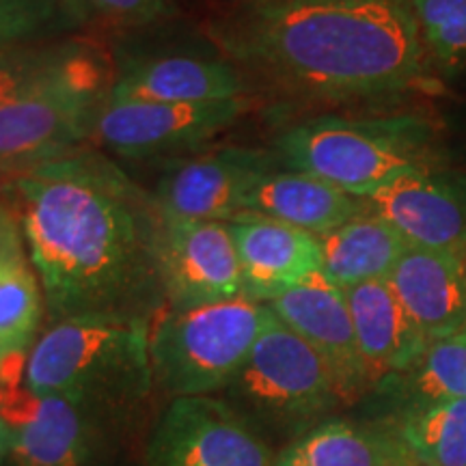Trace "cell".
Listing matches in <instances>:
<instances>
[{
  "label": "cell",
  "instance_id": "1",
  "mask_svg": "<svg viewBox=\"0 0 466 466\" xmlns=\"http://www.w3.org/2000/svg\"><path fill=\"white\" fill-rule=\"evenodd\" d=\"M20 223L52 322L80 316L147 319L165 300V214L100 151L83 147L11 177Z\"/></svg>",
  "mask_w": 466,
  "mask_h": 466
},
{
  "label": "cell",
  "instance_id": "2",
  "mask_svg": "<svg viewBox=\"0 0 466 466\" xmlns=\"http://www.w3.org/2000/svg\"><path fill=\"white\" fill-rule=\"evenodd\" d=\"M258 89L305 106H398L436 72L412 0H231L203 28Z\"/></svg>",
  "mask_w": 466,
  "mask_h": 466
},
{
  "label": "cell",
  "instance_id": "3",
  "mask_svg": "<svg viewBox=\"0 0 466 466\" xmlns=\"http://www.w3.org/2000/svg\"><path fill=\"white\" fill-rule=\"evenodd\" d=\"M442 134L425 110L319 115L285 127L272 154L285 168L311 173L367 199L401 175L445 165Z\"/></svg>",
  "mask_w": 466,
  "mask_h": 466
},
{
  "label": "cell",
  "instance_id": "4",
  "mask_svg": "<svg viewBox=\"0 0 466 466\" xmlns=\"http://www.w3.org/2000/svg\"><path fill=\"white\" fill-rule=\"evenodd\" d=\"M113 80L97 46L52 44L46 66L0 106V173L14 177L93 141Z\"/></svg>",
  "mask_w": 466,
  "mask_h": 466
},
{
  "label": "cell",
  "instance_id": "5",
  "mask_svg": "<svg viewBox=\"0 0 466 466\" xmlns=\"http://www.w3.org/2000/svg\"><path fill=\"white\" fill-rule=\"evenodd\" d=\"M147 319L80 316L52 322L26 363L25 387L83 410L141 398L154 382Z\"/></svg>",
  "mask_w": 466,
  "mask_h": 466
},
{
  "label": "cell",
  "instance_id": "6",
  "mask_svg": "<svg viewBox=\"0 0 466 466\" xmlns=\"http://www.w3.org/2000/svg\"><path fill=\"white\" fill-rule=\"evenodd\" d=\"M223 393L259 434L270 430L289 441L343 406L329 365L275 313Z\"/></svg>",
  "mask_w": 466,
  "mask_h": 466
},
{
  "label": "cell",
  "instance_id": "7",
  "mask_svg": "<svg viewBox=\"0 0 466 466\" xmlns=\"http://www.w3.org/2000/svg\"><path fill=\"white\" fill-rule=\"evenodd\" d=\"M270 316V307L247 296L168 309L151 326L154 380L175 398L225 391L247 363Z\"/></svg>",
  "mask_w": 466,
  "mask_h": 466
},
{
  "label": "cell",
  "instance_id": "8",
  "mask_svg": "<svg viewBox=\"0 0 466 466\" xmlns=\"http://www.w3.org/2000/svg\"><path fill=\"white\" fill-rule=\"evenodd\" d=\"M147 466H275L268 441L214 395L175 398L149 441Z\"/></svg>",
  "mask_w": 466,
  "mask_h": 466
},
{
  "label": "cell",
  "instance_id": "9",
  "mask_svg": "<svg viewBox=\"0 0 466 466\" xmlns=\"http://www.w3.org/2000/svg\"><path fill=\"white\" fill-rule=\"evenodd\" d=\"M253 108V97L218 102L156 104L108 100L93 141L124 158L177 154L209 141Z\"/></svg>",
  "mask_w": 466,
  "mask_h": 466
},
{
  "label": "cell",
  "instance_id": "10",
  "mask_svg": "<svg viewBox=\"0 0 466 466\" xmlns=\"http://www.w3.org/2000/svg\"><path fill=\"white\" fill-rule=\"evenodd\" d=\"M277 167L272 149H214L168 165L151 192L167 217L227 223L244 212L250 190Z\"/></svg>",
  "mask_w": 466,
  "mask_h": 466
},
{
  "label": "cell",
  "instance_id": "11",
  "mask_svg": "<svg viewBox=\"0 0 466 466\" xmlns=\"http://www.w3.org/2000/svg\"><path fill=\"white\" fill-rule=\"evenodd\" d=\"M160 281L171 309L214 305L244 296L240 259L227 223L165 214Z\"/></svg>",
  "mask_w": 466,
  "mask_h": 466
},
{
  "label": "cell",
  "instance_id": "12",
  "mask_svg": "<svg viewBox=\"0 0 466 466\" xmlns=\"http://www.w3.org/2000/svg\"><path fill=\"white\" fill-rule=\"evenodd\" d=\"M367 208L391 223L408 247L466 248V173L447 165L419 168L367 197Z\"/></svg>",
  "mask_w": 466,
  "mask_h": 466
},
{
  "label": "cell",
  "instance_id": "13",
  "mask_svg": "<svg viewBox=\"0 0 466 466\" xmlns=\"http://www.w3.org/2000/svg\"><path fill=\"white\" fill-rule=\"evenodd\" d=\"M268 307L329 365L343 406L371 393L346 294L322 270L313 272Z\"/></svg>",
  "mask_w": 466,
  "mask_h": 466
},
{
  "label": "cell",
  "instance_id": "14",
  "mask_svg": "<svg viewBox=\"0 0 466 466\" xmlns=\"http://www.w3.org/2000/svg\"><path fill=\"white\" fill-rule=\"evenodd\" d=\"M44 289L14 197L0 195V387H22L44 319Z\"/></svg>",
  "mask_w": 466,
  "mask_h": 466
},
{
  "label": "cell",
  "instance_id": "15",
  "mask_svg": "<svg viewBox=\"0 0 466 466\" xmlns=\"http://www.w3.org/2000/svg\"><path fill=\"white\" fill-rule=\"evenodd\" d=\"M115 69L113 102L195 104L253 97L255 86L225 56L143 55Z\"/></svg>",
  "mask_w": 466,
  "mask_h": 466
},
{
  "label": "cell",
  "instance_id": "16",
  "mask_svg": "<svg viewBox=\"0 0 466 466\" xmlns=\"http://www.w3.org/2000/svg\"><path fill=\"white\" fill-rule=\"evenodd\" d=\"M83 408L58 395L0 387V421L15 466H86L89 432Z\"/></svg>",
  "mask_w": 466,
  "mask_h": 466
},
{
  "label": "cell",
  "instance_id": "17",
  "mask_svg": "<svg viewBox=\"0 0 466 466\" xmlns=\"http://www.w3.org/2000/svg\"><path fill=\"white\" fill-rule=\"evenodd\" d=\"M242 270V294L261 305L283 296L322 268L319 238L259 214L227 220Z\"/></svg>",
  "mask_w": 466,
  "mask_h": 466
},
{
  "label": "cell",
  "instance_id": "18",
  "mask_svg": "<svg viewBox=\"0 0 466 466\" xmlns=\"http://www.w3.org/2000/svg\"><path fill=\"white\" fill-rule=\"evenodd\" d=\"M371 391L421 357L430 339L395 294L389 279L343 289Z\"/></svg>",
  "mask_w": 466,
  "mask_h": 466
},
{
  "label": "cell",
  "instance_id": "19",
  "mask_svg": "<svg viewBox=\"0 0 466 466\" xmlns=\"http://www.w3.org/2000/svg\"><path fill=\"white\" fill-rule=\"evenodd\" d=\"M389 283L430 341L466 326V248L408 247Z\"/></svg>",
  "mask_w": 466,
  "mask_h": 466
},
{
  "label": "cell",
  "instance_id": "20",
  "mask_svg": "<svg viewBox=\"0 0 466 466\" xmlns=\"http://www.w3.org/2000/svg\"><path fill=\"white\" fill-rule=\"evenodd\" d=\"M365 209L367 201L360 197L350 195L316 175L281 165L259 179L244 206V212L299 227L318 238L357 218Z\"/></svg>",
  "mask_w": 466,
  "mask_h": 466
},
{
  "label": "cell",
  "instance_id": "21",
  "mask_svg": "<svg viewBox=\"0 0 466 466\" xmlns=\"http://www.w3.org/2000/svg\"><path fill=\"white\" fill-rule=\"evenodd\" d=\"M275 466H417L406 447L380 421L330 417L291 439Z\"/></svg>",
  "mask_w": 466,
  "mask_h": 466
},
{
  "label": "cell",
  "instance_id": "22",
  "mask_svg": "<svg viewBox=\"0 0 466 466\" xmlns=\"http://www.w3.org/2000/svg\"><path fill=\"white\" fill-rule=\"evenodd\" d=\"M408 250V242L391 223L370 208L357 218L319 236L322 275L339 289L389 279Z\"/></svg>",
  "mask_w": 466,
  "mask_h": 466
},
{
  "label": "cell",
  "instance_id": "23",
  "mask_svg": "<svg viewBox=\"0 0 466 466\" xmlns=\"http://www.w3.org/2000/svg\"><path fill=\"white\" fill-rule=\"evenodd\" d=\"M371 393L387 401V415L430 401L466 400V326L430 341L406 371L382 380Z\"/></svg>",
  "mask_w": 466,
  "mask_h": 466
},
{
  "label": "cell",
  "instance_id": "24",
  "mask_svg": "<svg viewBox=\"0 0 466 466\" xmlns=\"http://www.w3.org/2000/svg\"><path fill=\"white\" fill-rule=\"evenodd\" d=\"M387 425L417 466H466V400H441L389 412Z\"/></svg>",
  "mask_w": 466,
  "mask_h": 466
},
{
  "label": "cell",
  "instance_id": "25",
  "mask_svg": "<svg viewBox=\"0 0 466 466\" xmlns=\"http://www.w3.org/2000/svg\"><path fill=\"white\" fill-rule=\"evenodd\" d=\"M412 14L436 76L466 74V0H412Z\"/></svg>",
  "mask_w": 466,
  "mask_h": 466
},
{
  "label": "cell",
  "instance_id": "26",
  "mask_svg": "<svg viewBox=\"0 0 466 466\" xmlns=\"http://www.w3.org/2000/svg\"><path fill=\"white\" fill-rule=\"evenodd\" d=\"M78 28L58 0H0V52Z\"/></svg>",
  "mask_w": 466,
  "mask_h": 466
},
{
  "label": "cell",
  "instance_id": "27",
  "mask_svg": "<svg viewBox=\"0 0 466 466\" xmlns=\"http://www.w3.org/2000/svg\"><path fill=\"white\" fill-rule=\"evenodd\" d=\"M93 14L108 17L115 25L151 26L177 15L173 0H86Z\"/></svg>",
  "mask_w": 466,
  "mask_h": 466
},
{
  "label": "cell",
  "instance_id": "28",
  "mask_svg": "<svg viewBox=\"0 0 466 466\" xmlns=\"http://www.w3.org/2000/svg\"><path fill=\"white\" fill-rule=\"evenodd\" d=\"M52 44L42 48H17L0 52V106L9 102L50 58Z\"/></svg>",
  "mask_w": 466,
  "mask_h": 466
},
{
  "label": "cell",
  "instance_id": "29",
  "mask_svg": "<svg viewBox=\"0 0 466 466\" xmlns=\"http://www.w3.org/2000/svg\"><path fill=\"white\" fill-rule=\"evenodd\" d=\"M67 11V15L72 17L74 25L78 28H83L85 25H89L93 17V9L86 0H58Z\"/></svg>",
  "mask_w": 466,
  "mask_h": 466
},
{
  "label": "cell",
  "instance_id": "30",
  "mask_svg": "<svg viewBox=\"0 0 466 466\" xmlns=\"http://www.w3.org/2000/svg\"><path fill=\"white\" fill-rule=\"evenodd\" d=\"M5 453H7V430L0 421V456H5Z\"/></svg>",
  "mask_w": 466,
  "mask_h": 466
},
{
  "label": "cell",
  "instance_id": "31",
  "mask_svg": "<svg viewBox=\"0 0 466 466\" xmlns=\"http://www.w3.org/2000/svg\"><path fill=\"white\" fill-rule=\"evenodd\" d=\"M9 184H11V177H9V175L0 173V195H3V192H7Z\"/></svg>",
  "mask_w": 466,
  "mask_h": 466
},
{
  "label": "cell",
  "instance_id": "32",
  "mask_svg": "<svg viewBox=\"0 0 466 466\" xmlns=\"http://www.w3.org/2000/svg\"><path fill=\"white\" fill-rule=\"evenodd\" d=\"M0 458H3V456H0Z\"/></svg>",
  "mask_w": 466,
  "mask_h": 466
}]
</instances>
